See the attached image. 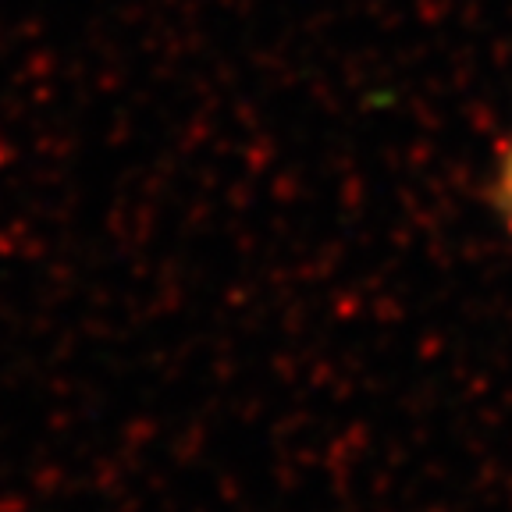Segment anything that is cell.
<instances>
[{
    "label": "cell",
    "instance_id": "6da1fadb",
    "mask_svg": "<svg viewBox=\"0 0 512 512\" xmlns=\"http://www.w3.org/2000/svg\"><path fill=\"white\" fill-rule=\"evenodd\" d=\"M495 207L502 214L505 228L512 232V139L498 153V168H495Z\"/></svg>",
    "mask_w": 512,
    "mask_h": 512
}]
</instances>
